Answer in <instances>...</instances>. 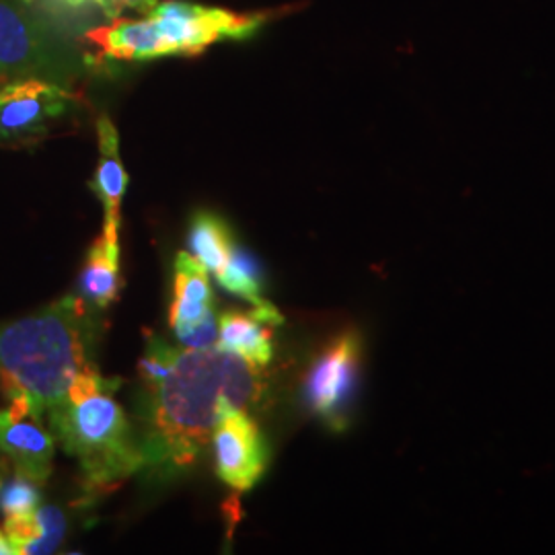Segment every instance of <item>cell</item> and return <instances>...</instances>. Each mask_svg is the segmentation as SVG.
I'll return each mask as SVG.
<instances>
[{
    "label": "cell",
    "mask_w": 555,
    "mask_h": 555,
    "mask_svg": "<svg viewBox=\"0 0 555 555\" xmlns=\"http://www.w3.org/2000/svg\"><path fill=\"white\" fill-rule=\"evenodd\" d=\"M75 95L60 82L17 79L0 87V144H23L48 134Z\"/></svg>",
    "instance_id": "7"
},
{
    "label": "cell",
    "mask_w": 555,
    "mask_h": 555,
    "mask_svg": "<svg viewBox=\"0 0 555 555\" xmlns=\"http://www.w3.org/2000/svg\"><path fill=\"white\" fill-rule=\"evenodd\" d=\"M116 380L98 366L80 373L46 414L60 447L80 465L82 502L105 496L142 472L137 430L116 399Z\"/></svg>",
    "instance_id": "3"
},
{
    "label": "cell",
    "mask_w": 555,
    "mask_h": 555,
    "mask_svg": "<svg viewBox=\"0 0 555 555\" xmlns=\"http://www.w3.org/2000/svg\"><path fill=\"white\" fill-rule=\"evenodd\" d=\"M73 70L40 21L15 0H0V79L59 82Z\"/></svg>",
    "instance_id": "6"
},
{
    "label": "cell",
    "mask_w": 555,
    "mask_h": 555,
    "mask_svg": "<svg viewBox=\"0 0 555 555\" xmlns=\"http://www.w3.org/2000/svg\"><path fill=\"white\" fill-rule=\"evenodd\" d=\"M85 298L64 297L0 325V391L25 397L41 414L60 401L91 362L93 315Z\"/></svg>",
    "instance_id": "2"
},
{
    "label": "cell",
    "mask_w": 555,
    "mask_h": 555,
    "mask_svg": "<svg viewBox=\"0 0 555 555\" xmlns=\"http://www.w3.org/2000/svg\"><path fill=\"white\" fill-rule=\"evenodd\" d=\"M215 278L227 293L251 302L254 307L266 302L263 270H261L258 259L238 245H235L227 266Z\"/></svg>",
    "instance_id": "16"
},
{
    "label": "cell",
    "mask_w": 555,
    "mask_h": 555,
    "mask_svg": "<svg viewBox=\"0 0 555 555\" xmlns=\"http://www.w3.org/2000/svg\"><path fill=\"white\" fill-rule=\"evenodd\" d=\"M118 2L121 4V9L128 7V9H134L144 15H151L159 4V0H118Z\"/></svg>",
    "instance_id": "19"
},
{
    "label": "cell",
    "mask_w": 555,
    "mask_h": 555,
    "mask_svg": "<svg viewBox=\"0 0 555 555\" xmlns=\"http://www.w3.org/2000/svg\"><path fill=\"white\" fill-rule=\"evenodd\" d=\"M17 555L56 552L66 535V516L56 506H38L34 513L7 516L2 525Z\"/></svg>",
    "instance_id": "13"
},
{
    "label": "cell",
    "mask_w": 555,
    "mask_h": 555,
    "mask_svg": "<svg viewBox=\"0 0 555 555\" xmlns=\"http://www.w3.org/2000/svg\"><path fill=\"white\" fill-rule=\"evenodd\" d=\"M137 437L142 472L167 481L190 472L212 442L227 408L251 410L266 393L263 369L212 348H178L146 337L139 362Z\"/></svg>",
    "instance_id": "1"
},
{
    "label": "cell",
    "mask_w": 555,
    "mask_h": 555,
    "mask_svg": "<svg viewBox=\"0 0 555 555\" xmlns=\"http://www.w3.org/2000/svg\"><path fill=\"white\" fill-rule=\"evenodd\" d=\"M0 410V451L13 469L36 483H43L52 474L56 438L43 426V414L25 397H7Z\"/></svg>",
    "instance_id": "10"
},
{
    "label": "cell",
    "mask_w": 555,
    "mask_h": 555,
    "mask_svg": "<svg viewBox=\"0 0 555 555\" xmlns=\"http://www.w3.org/2000/svg\"><path fill=\"white\" fill-rule=\"evenodd\" d=\"M217 476L233 490L247 492L268 469L270 449L247 410L227 408L212 435Z\"/></svg>",
    "instance_id": "9"
},
{
    "label": "cell",
    "mask_w": 555,
    "mask_h": 555,
    "mask_svg": "<svg viewBox=\"0 0 555 555\" xmlns=\"http://www.w3.org/2000/svg\"><path fill=\"white\" fill-rule=\"evenodd\" d=\"M40 504L41 492L38 483L13 469L7 461V465L0 467V513L4 518L27 515L34 513Z\"/></svg>",
    "instance_id": "17"
},
{
    "label": "cell",
    "mask_w": 555,
    "mask_h": 555,
    "mask_svg": "<svg viewBox=\"0 0 555 555\" xmlns=\"http://www.w3.org/2000/svg\"><path fill=\"white\" fill-rule=\"evenodd\" d=\"M64 2H68V4L95 2L98 7H101L107 13V17H112V20H118L119 13H121V4H119L118 0H64Z\"/></svg>",
    "instance_id": "18"
},
{
    "label": "cell",
    "mask_w": 555,
    "mask_h": 555,
    "mask_svg": "<svg viewBox=\"0 0 555 555\" xmlns=\"http://www.w3.org/2000/svg\"><path fill=\"white\" fill-rule=\"evenodd\" d=\"M0 555H17L13 543H11V539L4 533L2 527H0Z\"/></svg>",
    "instance_id": "20"
},
{
    "label": "cell",
    "mask_w": 555,
    "mask_h": 555,
    "mask_svg": "<svg viewBox=\"0 0 555 555\" xmlns=\"http://www.w3.org/2000/svg\"><path fill=\"white\" fill-rule=\"evenodd\" d=\"M261 23V15H238L224 9L169 0L157 4L146 20H119L112 43L119 59L130 62L192 56L219 41L249 38Z\"/></svg>",
    "instance_id": "4"
},
{
    "label": "cell",
    "mask_w": 555,
    "mask_h": 555,
    "mask_svg": "<svg viewBox=\"0 0 555 555\" xmlns=\"http://www.w3.org/2000/svg\"><path fill=\"white\" fill-rule=\"evenodd\" d=\"M282 321V313L268 300L247 313L224 311L219 315L217 346L266 369L274 358V327Z\"/></svg>",
    "instance_id": "11"
},
{
    "label": "cell",
    "mask_w": 555,
    "mask_h": 555,
    "mask_svg": "<svg viewBox=\"0 0 555 555\" xmlns=\"http://www.w3.org/2000/svg\"><path fill=\"white\" fill-rule=\"evenodd\" d=\"M360 358L362 339L357 330H346L319 352L305 377V405L336 433H344L350 424L360 377Z\"/></svg>",
    "instance_id": "5"
},
{
    "label": "cell",
    "mask_w": 555,
    "mask_h": 555,
    "mask_svg": "<svg viewBox=\"0 0 555 555\" xmlns=\"http://www.w3.org/2000/svg\"><path fill=\"white\" fill-rule=\"evenodd\" d=\"M119 245L101 235L87 251L79 278V295L95 309H107L119 298Z\"/></svg>",
    "instance_id": "14"
},
{
    "label": "cell",
    "mask_w": 555,
    "mask_h": 555,
    "mask_svg": "<svg viewBox=\"0 0 555 555\" xmlns=\"http://www.w3.org/2000/svg\"><path fill=\"white\" fill-rule=\"evenodd\" d=\"M98 139H100V163L95 176L91 179V190L103 206V237L118 243L119 206L126 196L128 173L119 159V137L114 121L107 116L98 119Z\"/></svg>",
    "instance_id": "12"
},
{
    "label": "cell",
    "mask_w": 555,
    "mask_h": 555,
    "mask_svg": "<svg viewBox=\"0 0 555 555\" xmlns=\"http://www.w3.org/2000/svg\"><path fill=\"white\" fill-rule=\"evenodd\" d=\"M2 85H7V82H4V80L0 79V87H2Z\"/></svg>",
    "instance_id": "21"
},
{
    "label": "cell",
    "mask_w": 555,
    "mask_h": 555,
    "mask_svg": "<svg viewBox=\"0 0 555 555\" xmlns=\"http://www.w3.org/2000/svg\"><path fill=\"white\" fill-rule=\"evenodd\" d=\"M169 325L185 348L217 346L219 315L208 270L185 251H181L176 258Z\"/></svg>",
    "instance_id": "8"
},
{
    "label": "cell",
    "mask_w": 555,
    "mask_h": 555,
    "mask_svg": "<svg viewBox=\"0 0 555 555\" xmlns=\"http://www.w3.org/2000/svg\"><path fill=\"white\" fill-rule=\"evenodd\" d=\"M188 241L192 256L215 276L227 266L237 245L231 227L208 210H199L192 217Z\"/></svg>",
    "instance_id": "15"
}]
</instances>
